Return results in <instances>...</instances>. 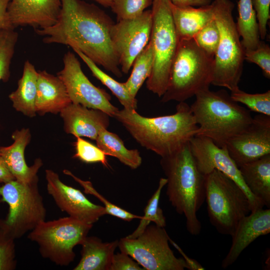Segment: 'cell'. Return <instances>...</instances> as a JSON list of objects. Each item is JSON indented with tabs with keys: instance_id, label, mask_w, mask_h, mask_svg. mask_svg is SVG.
<instances>
[{
	"instance_id": "obj_40",
	"label": "cell",
	"mask_w": 270,
	"mask_h": 270,
	"mask_svg": "<svg viewBox=\"0 0 270 270\" xmlns=\"http://www.w3.org/2000/svg\"><path fill=\"white\" fill-rule=\"evenodd\" d=\"M110 270H145L128 254L120 252L114 254Z\"/></svg>"
},
{
	"instance_id": "obj_15",
	"label": "cell",
	"mask_w": 270,
	"mask_h": 270,
	"mask_svg": "<svg viewBox=\"0 0 270 270\" xmlns=\"http://www.w3.org/2000/svg\"><path fill=\"white\" fill-rule=\"evenodd\" d=\"M45 174L48 192L58 208L68 216L93 224L106 214L104 206L92 203L80 190L64 184L55 172L48 169Z\"/></svg>"
},
{
	"instance_id": "obj_6",
	"label": "cell",
	"mask_w": 270,
	"mask_h": 270,
	"mask_svg": "<svg viewBox=\"0 0 270 270\" xmlns=\"http://www.w3.org/2000/svg\"><path fill=\"white\" fill-rule=\"evenodd\" d=\"M211 4L220 34L211 84L232 91L239 88L244 60V48L232 16L234 4L230 0H214Z\"/></svg>"
},
{
	"instance_id": "obj_5",
	"label": "cell",
	"mask_w": 270,
	"mask_h": 270,
	"mask_svg": "<svg viewBox=\"0 0 270 270\" xmlns=\"http://www.w3.org/2000/svg\"><path fill=\"white\" fill-rule=\"evenodd\" d=\"M214 56L202 48L194 38L179 40L162 102H185L208 88L212 80Z\"/></svg>"
},
{
	"instance_id": "obj_14",
	"label": "cell",
	"mask_w": 270,
	"mask_h": 270,
	"mask_svg": "<svg viewBox=\"0 0 270 270\" xmlns=\"http://www.w3.org/2000/svg\"><path fill=\"white\" fill-rule=\"evenodd\" d=\"M192 154L200 171L204 175L217 170L234 180L247 195L252 206V212L263 208L245 185L238 167L230 156L226 146L220 147L210 138L195 136L190 141Z\"/></svg>"
},
{
	"instance_id": "obj_20",
	"label": "cell",
	"mask_w": 270,
	"mask_h": 270,
	"mask_svg": "<svg viewBox=\"0 0 270 270\" xmlns=\"http://www.w3.org/2000/svg\"><path fill=\"white\" fill-rule=\"evenodd\" d=\"M30 138L29 129L16 130L12 134L13 143L8 146L0 147V156L15 180L26 184L38 178L37 174L42 166L40 158L35 160L34 164L30 166L26 163L24 150L30 142Z\"/></svg>"
},
{
	"instance_id": "obj_39",
	"label": "cell",
	"mask_w": 270,
	"mask_h": 270,
	"mask_svg": "<svg viewBox=\"0 0 270 270\" xmlns=\"http://www.w3.org/2000/svg\"><path fill=\"white\" fill-rule=\"evenodd\" d=\"M258 23L260 40L265 39L267 34V25L270 18V0H252Z\"/></svg>"
},
{
	"instance_id": "obj_7",
	"label": "cell",
	"mask_w": 270,
	"mask_h": 270,
	"mask_svg": "<svg viewBox=\"0 0 270 270\" xmlns=\"http://www.w3.org/2000/svg\"><path fill=\"white\" fill-rule=\"evenodd\" d=\"M211 224L222 234L232 236L252 206L247 195L234 180L217 170L206 176V198Z\"/></svg>"
},
{
	"instance_id": "obj_34",
	"label": "cell",
	"mask_w": 270,
	"mask_h": 270,
	"mask_svg": "<svg viewBox=\"0 0 270 270\" xmlns=\"http://www.w3.org/2000/svg\"><path fill=\"white\" fill-rule=\"evenodd\" d=\"M15 240L0 219V270L16 268Z\"/></svg>"
},
{
	"instance_id": "obj_33",
	"label": "cell",
	"mask_w": 270,
	"mask_h": 270,
	"mask_svg": "<svg viewBox=\"0 0 270 270\" xmlns=\"http://www.w3.org/2000/svg\"><path fill=\"white\" fill-rule=\"evenodd\" d=\"M64 174L72 177L76 182H78L84 188V192L96 197L104 204L106 214L120 218L124 220L131 221L134 218L140 219L142 216L134 214L110 202L102 196L99 194L93 187L90 181L82 180L75 176L71 172L64 170Z\"/></svg>"
},
{
	"instance_id": "obj_38",
	"label": "cell",
	"mask_w": 270,
	"mask_h": 270,
	"mask_svg": "<svg viewBox=\"0 0 270 270\" xmlns=\"http://www.w3.org/2000/svg\"><path fill=\"white\" fill-rule=\"evenodd\" d=\"M244 60L257 64L262 70L264 75L270 78V47L261 40L254 50H244Z\"/></svg>"
},
{
	"instance_id": "obj_16",
	"label": "cell",
	"mask_w": 270,
	"mask_h": 270,
	"mask_svg": "<svg viewBox=\"0 0 270 270\" xmlns=\"http://www.w3.org/2000/svg\"><path fill=\"white\" fill-rule=\"evenodd\" d=\"M226 146L238 167L270 154V116H254L248 127Z\"/></svg>"
},
{
	"instance_id": "obj_41",
	"label": "cell",
	"mask_w": 270,
	"mask_h": 270,
	"mask_svg": "<svg viewBox=\"0 0 270 270\" xmlns=\"http://www.w3.org/2000/svg\"><path fill=\"white\" fill-rule=\"evenodd\" d=\"M10 0H0V29L14 30L8 12V5Z\"/></svg>"
},
{
	"instance_id": "obj_25",
	"label": "cell",
	"mask_w": 270,
	"mask_h": 270,
	"mask_svg": "<svg viewBox=\"0 0 270 270\" xmlns=\"http://www.w3.org/2000/svg\"><path fill=\"white\" fill-rule=\"evenodd\" d=\"M37 81L38 71L30 61L26 60L22 76L18 82V88L8 96L15 110L29 117L35 116L36 113Z\"/></svg>"
},
{
	"instance_id": "obj_9",
	"label": "cell",
	"mask_w": 270,
	"mask_h": 270,
	"mask_svg": "<svg viewBox=\"0 0 270 270\" xmlns=\"http://www.w3.org/2000/svg\"><path fill=\"white\" fill-rule=\"evenodd\" d=\"M92 226L70 216L44 220L30 232L28 238L38 244L42 257L66 266L76 257L74 248L80 244Z\"/></svg>"
},
{
	"instance_id": "obj_42",
	"label": "cell",
	"mask_w": 270,
	"mask_h": 270,
	"mask_svg": "<svg viewBox=\"0 0 270 270\" xmlns=\"http://www.w3.org/2000/svg\"><path fill=\"white\" fill-rule=\"evenodd\" d=\"M169 242H170L178 250V251L182 256L183 258L186 262L188 266V270H204V268L196 260L190 258L186 254L183 252L182 248L170 238H169Z\"/></svg>"
},
{
	"instance_id": "obj_3",
	"label": "cell",
	"mask_w": 270,
	"mask_h": 270,
	"mask_svg": "<svg viewBox=\"0 0 270 270\" xmlns=\"http://www.w3.org/2000/svg\"><path fill=\"white\" fill-rule=\"evenodd\" d=\"M166 176V194L172 206L186 218V227L192 235L200 234L202 225L197 212L206 198V176L198 170L189 142L178 151L161 158Z\"/></svg>"
},
{
	"instance_id": "obj_19",
	"label": "cell",
	"mask_w": 270,
	"mask_h": 270,
	"mask_svg": "<svg viewBox=\"0 0 270 270\" xmlns=\"http://www.w3.org/2000/svg\"><path fill=\"white\" fill-rule=\"evenodd\" d=\"M67 134L76 137L84 136L96 140L100 131L107 129L110 116L96 109L70 103L60 112Z\"/></svg>"
},
{
	"instance_id": "obj_4",
	"label": "cell",
	"mask_w": 270,
	"mask_h": 270,
	"mask_svg": "<svg viewBox=\"0 0 270 270\" xmlns=\"http://www.w3.org/2000/svg\"><path fill=\"white\" fill-rule=\"evenodd\" d=\"M195 96L190 108L198 126L196 136L208 138L220 147L226 146L252 122L250 111L234 101L224 90L206 88Z\"/></svg>"
},
{
	"instance_id": "obj_21",
	"label": "cell",
	"mask_w": 270,
	"mask_h": 270,
	"mask_svg": "<svg viewBox=\"0 0 270 270\" xmlns=\"http://www.w3.org/2000/svg\"><path fill=\"white\" fill-rule=\"evenodd\" d=\"M72 103L66 86L58 76L46 70L38 71L36 112L41 115L56 114Z\"/></svg>"
},
{
	"instance_id": "obj_44",
	"label": "cell",
	"mask_w": 270,
	"mask_h": 270,
	"mask_svg": "<svg viewBox=\"0 0 270 270\" xmlns=\"http://www.w3.org/2000/svg\"><path fill=\"white\" fill-rule=\"evenodd\" d=\"M14 179V176L8 168L4 159L0 156V183L3 184Z\"/></svg>"
},
{
	"instance_id": "obj_24",
	"label": "cell",
	"mask_w": 270,
	"mask_h": 270,
	"mask_svg": "<svg viewBox=\"0 0 270 270\" xmlns=\"http://www.w3.org/2000/svg\"><path fill=\"white\" fill-rule=\"evenodd\" d=\"M118 240L102 242L98 237L86 236L82 246L81 258L74 270H110Z\"/></svg>"
},
{
	"instance_id": "obj_2",
	"label": "cell",
	"mask_w": 270,
	"mask_h": 270,
	"mask_svg": "<svg viewBox=\"0 0 270 270\" xmlns=\"http://www.w3.org/2000/svg\"><path fill=\"white\" fill-rule=\"evenodd\" d=\"M142 147L161 158L168 156L188 143L198 132V126L190 106L179 102L172 114L145 117L136 110H118L114 117Z\"/></svg>"
},
{
	"instance_id": "obj_18",
	"label": "cell",
	"mask_w": 270,
	"mask_h": 270,
	"mask_svg": "<svg viewBox=\"0 0 270 270\" xmlns=\"http://www.w3.org/2000/svg\"><path fill=\"white\" fill-rule=\"evenodd\" d=\"M270 232V209H257L244 217L238 223L232 237L230 250L222 266L232 265L242 251L258 238Z\"/></svg>"
},
{
	"instance_id": "obj_37",
	"label": "cell",
	"mask_w": 270,
	"mask_h": 270,
	"mask_svg": "<svg viewBox=\"0 0 270 270\" xmlns=\"http://www.w3.org/2000/svg\"><path fill=\"white\" fill-rule=\"evenodd\" d=\"M75 142L76 154L74 156L86 163L100 162L106 167L108 163L106 154L98 146L80 137H76Z\"/></svg>"
},
{
	"instance_id": "obj_1",
	"label": "cell",
	"mask_w": 270,
	"mask_h": 270,
	"mask_svg": "<svg viewBox=\"0 0 270 270\" xmlns=\"http://www.w3.org/2000/svg\"><path fill=\"white\" fill-rule=\"evenodd\" d=\"M60 1L61 10L56 24L35 29L36 32L44 37V43L68 46L121 78L122 72L110 37L114 23L112 18L93 4L82 0Z\"/></svg>"
},
{
	"instance_id": "obj_27",
	"label": "cell",
	"mask_w": 270,
	"mask_h": 270,
	"mask_svg": "<svg viewBox=\"0 0 270 270\" xmlns=\"http://www.w3.org/2000/svg\"><path fill=\"white\" fill-rule=\"evenodd\" d=\"M238 17L236 23L242 45L244 50H254L260 40L258 23L252 0H239Z\"/></svg>"
},
{
	"instance_id": "obj_8",
	"label": "cell",
	"mask_w": 270,
	"mask_h": 270,
	"mask_svg": "<svg viewBox=\"0 0 270 270\" xmlns=\"http://www.w3.org/2000/svg\"><path fill=\"white\" fill-rule=\"evenodd\" d=\"M152 24L150 42L153 51V66L147 78L146 88L162 97L168 87L171 67L179 38L174 24L170 1L153 0Z\"/></svg>"
},
{
	"instance_id": "obj_11",
	"label": "cell",
	"mask_w": 270,
	"mask_h": 270,
	"mask_svg": "<svg viewBox=\"0 0 270 270\" xmlns=\"http://www.w3.org/2000/svg\"><path fill=\"white\" fill-rule=\"evenodd\" d=\"M169 238L164 228L150 224L138 237L122 238L118 247L145 270L188 269L184 259L174 256L169 246Z\"/></svg>"
},
{
	"instance_id": "obj_43",
	"label": "cell",
	"mask_w": 270,
	"mask_h": 270,
	"mask_svg": "<svg viewBox=\"0 0 270 270\" xmlns=\"http://www.w3.org/2000/svg\"><path fill=\"white\" fill-rule=\"evenodd\" d=\"M173 4L178 6H201L210 4L212 0H168Z\"/></svg>"
},
{
	"instance_id": "obj_30",
	"label": "cell",
	"mask_w": 270,
	"mask_h": 270,
	"mask_svg": "<svg viewBox=\"0 0 270 270\" xmlns=\"http://www.w3.org/2000/svg\"><path fill=\"white\" fill-rule=\"evenodd\" d=\"M166 178H160L158 187L148 201L144 210V215L142 216L138 226L130 234L126 236L127 238H133L138 237L151 222L162 228H164L166 226L165 216L158 204L162 189L166 185Z\"/></svg>"
},
{
	"instance_id": "obj_10",
	"label": "cell",
	"mask_w": 270,
	"mask_h": 270,
	"mask_svg": "<svg viewBox=\"0 0 270 270\" xmlns=\"http://www.w3.org/2000/svg\"><path fill=\"white\" fill-rule=\"evenodd\" d=\"M38 182V178L26 184L14 179L0 186L1 200L8 206V214L2 220L15 239L23 236L46 220V210Z\"/></svg>"
},
{
	"instance_id": "obj_31",
	"label": "cell",
	"mask_w": 270,
	"mask_h": 270,
	"mask_svg": "<svg viewBox=\"0 0 270 270\" xmlns=\"http://www.w3.org/2000/svg\"><path fill=\"white\" fill-rule=\"evenodd\" d=\"M18 34L14 30L0 29V81L6 82Z\"/></svg>"
},
{
	"instance_id": "obj_32",
	"label": "cell",
	"mask_w": 270,
	"mask_h": 270,
	"mask_svg": "<svg viewBox=\"0 0 270 270\" xmlns=\"http://www.w3.org/2000/svg\"><path fill=\"white\" fill-rule=\"evenodd\" d=\"M234 102L246 106L251 111L270 116V90L262 93L249 94L238 88L230 91Z\"/></svg>"
},
{
	"instance_id": "obj_36",
	"label": "cell",
	"mask_w": 270,
	"mask_h": 270,
	"mask_svg": "<svg viewBox=\"0 0 270 270\" xmlns=\"http://www.w3.org/2000/svg\"><path fill=\"white\" fill-rule=\"evenodd\" d=\"M194 39L207 53L214 56L220 40L219 31L214 16L196 34Z\"/></svg>"
},
{
	"instance_id": "obj_26",
	"label": "cell",
	"mask_w": 270,
	"mask_h": 270,
	"mask_svg": "<svg viewBox=\"0 0 270 270\" xmlns=\"http://www.w3.org/2000/svg\"><path fill=\"white\" fill-rule=\"evenodd\" d=\"M96 140L97 146L106 156L116 158L132 169H136L141 165L142 158L138 150L128 149L122 140L116 134L104 129L100 131Z\"/></svg>"
},
{
	"instance_id": "obj_35",
	"label": "cell",
	"mask_w": 270,
	"mask_h": 270,
	"mask_svg": "<svg viewBox=\"0 0 270 270\" xmlns=\"http://www.w3.org/2000/svg\"><path fill=\"white\" fill-rule=\"evenodd\" d=\"M152 0H113L110 8L117 20L132 18L152 5Z\"/></svg>"
},
{
	"instance_id": "obj_12",
	"label": "cell",
	"mask_w": 270,
	"mask_h": 270,
	"mask_svg": "<svg viewBox=\"0 0 270 270\" xmlns=\"http://www.w3.org/2000/svg\"><path fill=\"white\" fill-rule=\"evenodd\" d=\"M152 24V10L138 16L118 20L112 26L110 37L122 73H128L133 62L148 44Z\"/></svg>"
},
{
	"instance_id": "obj_23",
	"label": "cell",
	"mask_w": 270,
	"mask_h": 270,
	"mask_svg": "<svg viewBox=\"0 0 270 270\" xmlns=\"http://www.w3.org/2000/svg\"><path fill=\"white\" fill-rule=\"evenodd\" d=\"M243 181L252 195L270 208V154L238 167Z\"/></svg>"
},
{
	"instance_id": "obj_28",
	"label": "cell",
	"mask_w": 270,
	"mask_h": 270,
	"mask_svg": "<svg viewBox=\"0 0 270 270\" xmlns=\"http://www.w3.org/2000/svg\"><path fill=\"white\" fill-rule=\"evenodd\" d=\"M90 70L92 75L106 86L116 96L124 108H137V100L129 93L124 83L120 82L100 70L94 62L77 50H73Z\"/></svg>"
},
{
	"instance_id": "obj_13",
	"label": "cell",
	"mask_w": 270,
	"mask_h": 270,
	"mask_svg": "<svg viewBox=\"0 0 270 270\" xmlns=\"http://www.w3.org/2000/svg\"><path fill=\"white\" fill-rule=\"evenodd\" d=\"M63 62L64 68L57 76L64 83L72 102L100 110L114 117L118 109L110 102V96L94 86L86 76L76 55L68 51L64 56Z\"/></svg>"
},
{
	"instance_id": "obj_45",
	"label": "cell",
	"mask_w": 270,
	"mask_h": 270,
	"mask_svg": "<svg viewBox=\"0 0 270 270\" xmlns=\"http://www.w3.org/2000/svg\"><path fill=\"white\" fill-rule=\"evenodd\" d=\"M102 6L108 8L110 7L113 0H94Z\"/></svg>"
},
{
	"instance_id": "obj_17",
	"label": "cell",
	"mask_w": 270,
	"mask_h": 270,
	"mask_svg": "<svg viewBox=\"0 0 270 270\" xmlns=\"http://www.w3.org/2000/svg\"><path fill=\"white\" fill-rule=\"evenodd\" d=\"M61 8L60 0H10L8 12L14 28L26 26L44 28L56 24Z\"/></svg>"
},
{
	"instance_id": "obj_22",
	"label": "cell",
	"mask_w": 270,
	"mask_h": 270,
	"mask_svg": "<svg viewBox=\"0 0 270 270\" xmlns=\"http://www.w3.org/2000/svg\"><path fill=\"white\" fill-rule=\"evenodd\" d=\"M172 18L179 40L194 38L196 34L214 18L212 4L194 8L178 6L170 2Z\"/></svg>"
},
{
	"instance_id": "obj_29",
	"label": "cell",
	"mask_w": 270,
	"mask_h": 270,
	"mask_svg": "<svg viewBox=\"0 0 270 270\" xmlns=\"http://www.w3.org/2000/svg\"><path fill=\"white\" fill-rule=\"evenodd\" d=\"M153 66V51L150 41L135 58L128 80L124 82L129 93L136 98L144 81L149 77Z\"/></svg>"
}]
</instances>
